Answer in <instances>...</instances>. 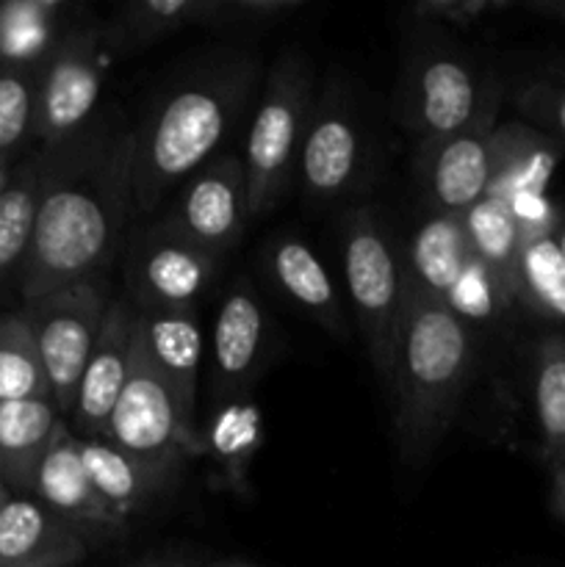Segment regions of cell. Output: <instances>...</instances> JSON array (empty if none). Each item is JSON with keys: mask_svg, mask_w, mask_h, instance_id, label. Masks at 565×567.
<instances>
[{"mask_svg": "<svg viewBox=\"0 0 565 567\" xmlns=\"http://www.w3.org/2000/svg\"><path fill=\"white\" fill-rule=\"evenodd\" d=\"M133 127L120 111H100L81 133L39 150V205L22 264V299L94 280L120 252L133 216Z\"/></svg>", "mask_w": 565, "mask_h": 567, "instance_id": "1", "label": "cell"}, {"mask_svg": "<svg viewBox=\"0 0 565 567\" xmlns=\"http://www.w3.org/2000/svg\"><path fill=\"white\" fill-rule=\"evenodd\" d=\"M260 64L247 50H219L194 61L155 94L133 125V214H150L166 194L197 175L244 120Z\"/></svg>", "mask_w": 565, "mask_h": 567, "instance_id": "2", "label": "cell"}, {"mask_svg": "<svg viewBox=\"0 0 565 567\" xmlns=\"http://www.w3.org/2000/svg\"><path fill=\"white\" fill-rule=\"evenodd\" d=\"M474 360L471 324L408 275L393 347V432L408 468H424L441 446L463 399Z\"/></svg>", "mask_w": 565, "mask_h": 567, "instance_id": "3", "label": "cell"}, {"mask_svg": "<svg viewBox=\"0 0 565 567\" xmlns=\"http://www.w3.org/2000/svg\"><path fill=\"white\" fill-rule=\"evenodd\" d=\"M310 111V66L302 55L286 53L266 78L247 142H244V183L249 221L277 205L299 166Z\"/></svg>", "mask_w": 565, "mask_h": 567, "instance_id": "4", "label": "cell"}, {"mask_svg": "<svg viewBox=\"0 0 565 567\" xmlns=\"http://www.w3.org/2000/svg\"><path fill=\"white\" fill-rule=\"evenodd\" d=\"M341 260L355 319L377 374L388 382L402 319L408 269L371 208H355L341 221Z\"/></svg>", "mask_w": 565, "mask_h": 567, "instance_id": "5", "label": "cell"}, {"mask_svg": "<svg viewBox=\"0 0 565 567\" xmlns=\"http://www.w3.org/2000/svg\"><path fill=\"white\" fill-rule=\"evenodd\" d=\"M105 437L166 485L181 468L183 457L203 454V432L183 413L172 388L150 363L136 338L131 374L111 413Z\"/></svg>", "mask_w": 565, "mask_h": 567, "instance_id": "6", "label": "cell"}, {"mask_svg": "<svg viewBox=\"0 0 565 567\" xmlns=\"http://www.w3.org/2000/svg\"><path fill=\"white\" fill-rule=\"evenodd\" d=\"M496 109L499 89L454 44L432 37L415 48L404 75V120L421 150L458 136Z\"/></svg>", "mask_w": 565, "mask_h": 567, "instance_id": "7", "label": "cell"}, {"mask_svg": "<svg viewBox=\"0 0 565 567\" xmlns=\"http://www.w3.org/2000/svg\"><path fill=\"white\" fill-rule=\"evenodd\" d=\"M111 299L105 297L100 277L59 288V291L25 302L22 319L28 321L42 358L50 385V402L61 419L72 413L81 374L103 327Z\"/></svg>", "mask_w": 565, "mask_h": 567, "instance_id": "8", "label": "cell"}, {"mask_svg": "<svg viewBox=\"0 0 565 567\" xmlns=\"http://www.w3.org/2000/svg\"><path fill=\"white\" fill-rule=\"evenodd\" d=\"M109 48L97 20L72 22L39 64L37 142L55 147L81 133L97 111Z\"/></svg>", "mask_w": 565, "mask_h": 567, "instance_id": "9", "label": "cell"}, {"mask_svg": "<svg viewBox=\"0 0 565 567\" xmlns=\"http://www.w3.org/2000/svg\"><path fill=\"white\" fill-rule=\"evenodd\" d=\"M216 255L188 241L170 221L150 227L127 264V288L136 310L197 308L216 271Z\"/></svg>", "mask_w": 565, "mask_h": 567, "instance_id": "10", "label": "cell"}, {"mask_svg": "<svg viewBox=\"0 0 565 567\" xmlns=\"http://www.w3.org/2000/svg\"><path fill=\"white\" fill-rule=\"evenodd\" d=\"M363 131L343 86H330L310 111L299 153V181L314 203L327 205L352 192L363 169Z\"/></svg>", "mask_w": 565, "mask_h": 567, "instance_id": "11", "label": "cell"}, {"mask_svg": "<svg viewBox=\"0 0 565 567\" xmlns=\"http://www.w3.org/2000/svg\"><path fill=\"white\" fill-rule=\"evenodd\" d=\"M166 221L216 258L227 252L249 221L242 155L222 153L208 161L183 188L181 203Z\"/></svg>", "mask_w": 565, "mask_h": 567, "instance_id": "12", "label": "cell"}, {"mask_svg": "<svg viewBox=\"0 0 565 567\" xmlns=\"http://www.w3.org/2000/svg\"><path fill=\"white\" fill-rule=\"evenodd\" d=\"M31 498L53 509L64 520H70L75 529L83 532L86 540H109V537H122L131 526L122 515H116L109 504L103 502L83 468L81 449H78L75 432L66 421H61L39 463L37 474L31 482Z\"/></svg>", "mask_w": 565, "mask_h": 567, "instance_id": "13", "label": "cell"}, {"mask_svg": "<svg viewBox=\"0 0 565 567\" xmlns=\"http://www.w3.org/2000/svg\"><path fill=\"white\" fill-rule=\"evenodd\" d=\"M133 338H136V308L122 297L111 299L100 336L81 374L72 413L66 415V424L78 437H103L109 430V419L131 374Z\"/></svg>", "mask_w": 565, "mask_h": 567, "instance_id": "14", "label": "cell"}, {"mask_svg": "<svg viewBox=\"0 0 565 567\" xmlns=\"http://www.w3.org/2000/svg\"><path fill=\"white\" fill-rule=\"evenodd\" d=\"M496 114L482 116L458 136L421 150L427 203L438 214H465L485 199L493 172Z\"/></svg>", "mask_w": 565, "mask_h": 567, "instance_id": "15", "label": "cell"}, {"mask_svg": "<svg viewBox=\"0 0 565 567\" xmlns=\"http://www.w3.org/2000/svg\"><path fill=\"white\" fill-rule=\"evenodd\" d=\"M269 338V316L244 280L233 282L214 321V402L247 396Z\"/></svg>", "mask_w": 565, "mask_h": 567, "instance_id": "16", "label": "cell"}, {"mask_svg": "<svg viewBox=\"0 0 565 567\" xmlns=\"http://www.w3.org/2000/svg\"><path fill=\"white\" fill-rule=\"evenodd\" d=\"M81 529L31 496L0 507V567H72L86 557Z\"/></svg>", "mask_w": 565, "mask_h": 567, "instance_id": "17", "label": "cell"}, {"mask_svg": "<svg viewBox=\"0 0 565 567\" xmlns=\"http://www.w3.org/2000/svg\"><path fill=\"white\" fill-rule=\"evenodd\" d=\"M136 341L194 421L197 408L199 360H203V327L197 308L136 310Z\"/></svg>", "mask_w": 565, "mask_h": 567, "instance_id": "18", "label": "cell"}, {"mask_svg": "<svg viewBox=\"0 0 565 567\" xmlns=\"http://www.w3.org/2000/svg\"><path fill=\"white\" fill-rule=\"evenodd\" d=\"M476 264H480V255L474 252L463 214L432 210L430 219L421 221L404 252V269L413 277L415 286L441 302L452 297L454 288Z\"/></svg>", "mask_w": 565, "mask_h": 567, "instance_id": "19", "label": "cell"}, {"mask_svg": "<svg viewBox=\"0 0 565 567\" xmlns=\"http://www.w3.org/2000/svg\"><path fill=\"white\" fill-rule=\"evenodd\" d=\"M563 158V144L524 122L496 125L493 131V172L485 197L507 199L521 194H546L548 181Z\"/></svg>", "mask_w": 565, "mask_h": 567, "instance_id": "20", "label": "cell"}, {"mask_svg": "<svg viewBox=\"0 0 565 567\" xmlns=\"http://www.w3.org/2000/svg\"><path fill=\"white\" fill-rule=\"evenodd\" d=\"M266 271H269L277 291L294 308H299L310 319L319 321L332 336H343L347 319H343L341 299H338L336 286H332L325 264L316 258V252L308 244L291 236L277 238L269 247V252H266Z\"/></svg>", "mask_w": 565, "mask_h": 567, "instance_id": "21", "label": "cell"}, {"mask_svg": "<svg viewBox=\"0 0 565 567\" xmlns=\"http://www.w3.org/2000/svg\"><path fill=\"white\" fill-rule=\"evenodd\" d=\"M61 421L50 399L0 402V482L11 496L31 493L33 474Z\"/></svg>", "mask_w": 565, "mask_h": 567, "instance_id": "22", "label": "cell"}, {"mask_svg": "<svg viewBox=\"0 0 565 567\" xmlns=\"http://www.w3.org/2000/svg\"><path fill=\"white\" fill-rule=\"evenodd\" d=\"M78 449H81L83 468H86L94 491L125 520L142 513L161 491L170 487L158 476L144 471L136 460L127 457L122 449H116L105 435L78 437Z\"/></svg>", "mask_w": 565, "mask_h": 567, "instance_id": "23", "label": "cell"}, {"mask_svg": "<svg viewBox=\"0 0 565 567\" xmlns=\"http://www.w3.org/2000/svg\"><path fill=\"white\" fill-rule=\"evenodd\" d=\"M264 441L260 410L247 396L225 399L203 432V454L210 457L214 480L230 491H242L247 468Z\"/></svg>", "mask_w": 565, "mask_h": 567, "instance_id": "24", "label": "cell"}, {"mask_svg": "<svg viewBox=\"0 0 565 567\" xmlns=\"http://www.w3.org/2000/svg\"><path fill=\"white\" fill-rule=\"evenodd\" d=\"M203 22L205 0H133L100 25L109 53H136L181 28Z\"/></svg>", "mask_w": 565, "mask_h": 567, "instance_id": "25", "label": "cell"}, {"mask_svg": "<svg viewBox=\"0 0 565 567\" xmlns=\"http://www.w3.org/2000/svg\"><path fill=\"white\" fill-rule=\"evenodd\" d=\"M70 6L61 0L0 3V64H42L66 28Z\"/></svg>", "mask_w": 565, "mask_h": 567, "instance_id": "26", "label": "cell"}, {"mask_svg": "<svg viewBox=\"0 0 565 567\" xmlns=\"http://www.w3.org/2000/svg\"><path fill=\"white\" fill-rule=\"evenodd\" d=\"M39 205V158L20 161L0 188V291L6 282L20 280L28 247L33 238Z\"/></svg>", "mask_w": 565, "mask_h": 567, "instance_id": "27", "label": "cell"}, {"mask_svg": "<svg viewBox=\"0 0 565 567\" xmlns=\"http://www.w3.org/2000/svg\"><path fill=\"white\" fill-rule=\"evenodd\" d=\"M535 415L548 471L565 465V332H546L535 347Z\"/></svg>", "mask_w": 565, "mask_h": 567, "instance_id": "28", "label": "cell"}, {"mask_svg": "<svg viewBox=\"0 0 565 567\" xmlns=\"http://www.w3.org/2000/svg\"><path fill=\"white\" fill-rule=\"evenodd\" d=\"M465 227H469L474 252L480 255L482 264L491 269L504 286V291L518 302V255H521V233L515 225L513 214L499 199L485 197L463 214Z\"/></svg>", "mask_w": 565, "mask_h": 567, "instance_id": "29", "label": "cell"}, {"mask_svg": "<svg viewBox=\"0 0 565 567\" xmlns=\"http://www.w3.org/2000/svg\"><path fill=\"white\" fill-rule=\"evenodd\" d=\"M37 83L39 64H0V164L9 169L37 138Z\"/></svg>", "mask_w": 565, "mask_h": 567, "instance_id": "30", "label": "cell"}, {"mask_svg": "<svg viewBox=\"0 0 565 567\" xmlns=\"http://www.w3.org/2000/svg\"><path fill=\"white\" fill-rule=\"evenodd\" d=\"M50 399L37 341L22 313L0 316V402Z\"/></svg>", "mask_w": 565, "mask_h": 567, "instance_id": "31", "label": "cell"}, {"mask_svg": "<svg viewBox=\"0 0 565 567\" xmlns=\"http://www.w3.org/2000/svg\"><path fill=\"white\" fill-rule=\"evenodd\" d=\"M518 302L546 319L565 321V258L554 236L521 244Z\"/></svg>", "mask_w": 565, "mask_h": 567, "instance_id": "32", "label": "cell"}, {"mask_svg": "<svg viewBox=\"0 0 565 567\" xmlns=\"http://www.w3.org/2000/svg\"><path fill=\"white\" fill-rule=\"evenodd\" d=\"M518 114L565 147V75L535 78L515 92Z\"/></svg>", "mask_w": 565, "mask_h": 567, "instance_id": "33", "label": "cell"}, {"mask_svg": "<svg viewBox=\"0 0 565 567\" xmlns=\"http://www.w3.org/2000/svg\"><path fill=\"white\" fill-rule=\"evenodd\" d=\"M302 9V0H205V22L214 28L271 25Z\"/></svg>", "mask_w": 565, "mask_h": 567, "instance_id": "34", "label": "cell"}, {"mask_svg": "<svg viewBox=\"0 0 565 567\" xmlns=\"http://www.w3.org/2000/svg\"><path fill=\"white\" fill-rule=\"evenodd\" d=\"M510 6L513 3H504V0H427V3L413 6V17L427 25L474 28L485 17L510 9Z\"/></svg>", "mask_w": 565, "mask_h": 567, "instance_id": "35", "label": "cell"}, {"mask_svg": "<svg viewBox=\"0 0 565 567\" xmlns=\"http://www.w3.org/2000/svg\"><path fill=\"white\" fill-rule=\"evenodd\" d=\"M526 11L537 17H546L552 22H563L565 25V0H532V3H524Z\"/></svg>", "mask_w": 565, "mask_h": 567, "instance_id": "36", "label": "cell"}, {"mask_svg": "<svg viewBox=\"0 0 565 567\" xmlns=\"http://www.w3.org/2000/svg\"><path fill=\"white\" fill-rule=\"evenodd\" d=\"M552 509L565 520V465L552 471Z\"/></svg>", "mask_w": 565, "mask_h": 567, "instance_id": "37", "label": "cell"}, {"mask_svg": "<svg viewBox=\"0 0 565 567\" xmlns=\"http://www.w3.org/2000/svg\"><path fill=\"white\" fill-rule=\"evenodd\" d=\"M554 241H557L559 252H563V258H565V219H559L557 230H554Z\"/></svg>", "mask_w": 565, "mask_h": 567, "instance_id": "38", "label": "cell"}, {"mask_svg": "<svg viewBox=\"0 0 565 567\" xmlns=\"http://www.w3.org/2000/svg\"><path fill=\"white\" fill-rule=\"evenodd\" d=\"M9 498H11L9 487H6V485H3V482H0V507H3V504H6V502H9Z\"/></svg>", "mask_w": 565, "mask_h": 567, "instance_id": "39", "label": "cell"}, {"mask_svg": "<svg viewBox=\"0 0 565 567\" xmlns=\"http://www.w3.org/2000/svg\"><path fill=\"white\" fill-rule=\"evenodd\" d=\"M131 567H181V565H158V563H144V565H131Z\"/></svg>", "mask_w": 565, "mask_h": 567, "instance_id": "40", "label": "cell"}, {"mask_svg": "<svg viewBox=\"0 0 565 567\" xmlns=\"http://www.w3.org/2000/svg\"><path fill=\"white\" fill-rule=\"evenodd\" d=\"M216 567H247V565H216Z\"/></svg>", "mask_w": 565, "mask_h": 567, "instance_id": "41", "label": "cell"}]
</instances>
